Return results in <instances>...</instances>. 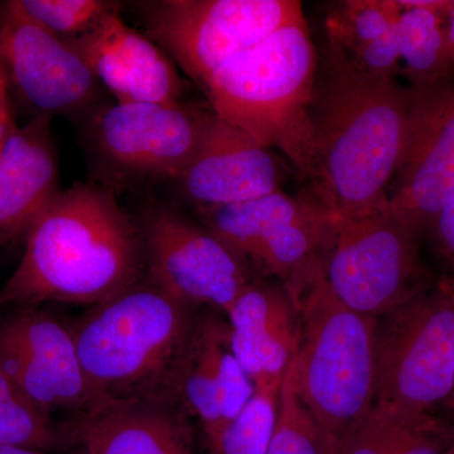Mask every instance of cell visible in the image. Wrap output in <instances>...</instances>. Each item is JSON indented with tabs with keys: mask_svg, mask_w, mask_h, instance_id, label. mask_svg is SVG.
<instances>
[{
	"mask_svg": "<svg viewBox=\"0 0 454 454\" xmlns=\"http://www.w3.org/2000/svg\"><path fill=\"white\" fill-rule=\"evenodd\" d=\"M450 268H452V271H453V276H452V278H453V279H454V260H453V262H450Z\"/></svg>",
	"mask_w": 454,
	"mask_h": 454,
	"instance_id": "cell-34",
	"label": "cell"
},
{
	"mask_svg": "<svg viewBox=\"0 0 454 454\" xmlns=\"http://www.w3.org/2000/svg\"><path fill=\"white\" fill-rule=\"evenodd\" d=\"M280 389H256L243 411L216 438L208 454H267L277 422Z\"/></svg>",
	"mask_w": 454,
	"mask_h": 454,
	"instance_id": "cell-25",
	"label": "cell"
},
{
	"mask_svg": "<svg viewBox=\"0 0 454 454\" xmlns=\"http://www.w3.org/2000/svg\"><path fill=\"white\" fill-rule=\"evenodd\" d=\"M80 454V453H79Z\"/></svg>",
	"mask_w": 454,
	"mask_h": 454,
	"instance_id": "cell-36",
	"label": "cell"
},
{
	"mask_svg": "<svg viewBox=\"0 0 454 454\" xmlns=\"http://www.w3.org/2000/svg\"><path fill=\"white\" fill-rule=\"evenodd\" d=\"M313 203V199H297L278 191L258 199L197 211L202 226L249 268L260 245L280 226L306 214Z\"/></svg>",
	"mask_w": 454,
	"mask_h": 454,
	"instance_id": "cell-23",
	"label": "cell"
},
{
	"mask_svg": "<svg viewBox=\"0 0 454 454\" xmlns=\"http://www.w3.org/2000/svg\"><path fill=\"white\" fill-rule=\"evenodd\" d=\"M195 309L145 277L71 325L83 372L103 405L181 404Z\"/></svg>",
	"mask_w": 454,
	"mask_h": 454,
	"instance_id": "cell-3",
	"label": "cell"
},
{
	"mask_svg": "<svg viewBox=\"0 0 454 454\" xmlns=\"http://www.w3.org/2000/svg\"><path fill=\"white\" fill-rule=\"evenodd\" d=\"M0 454H41L37 450H27L20 447L0 446Z\"/></svg>",
	"mask_w": 454,
	"mask_h": 454,
	"instance_id": "cell-32",
	"label": "cell"
},
{
	"mask_svg": "<svg viewBox=\"0 0 454 454\" xmlns=\"http://www.w3.org/2000/svg\"><path fill=\"white\" fill-rule=\"evenodd\" d=\"M430 231L434 235L435 243L442 255L448 260H454V197L439 212L434 223L430 226Z\"/></svg>",
	"mask_w": 454,
	"mask_h": 454,
	"instance_id": "cell-28",
	"label": "cell"
},
{
	"mask_svg": "<svg viewBox=\"0 0 454 454\" xmlns=\"http://www.w3.org/2000/svg\"><path fill=\"white\" fill-rule=\"evenodd\" d=\"M450 3L443 0L397 2L396 37L400 62L411 88L454 77V49L448 35Z\"/></svg>",
	"mask_w": 454,
	"mask_h": 454,
	"instance_id": "cell-22",
	"label": "cell"
},
{
	"mask_svg": "<svg viewBox=\"0 0 454 454\" xmlns=\"http://www.w3.org/2000/svg\"><path fill=\"white\" fill-rule=\"evenodd\" d=\"M288 292L300 319L292 363L295 393L336 454L340 439L375 402L376 317L334 297L322 262Z\"/></svg>",
	"mask_w": 454,
	"mask_h": 454,
	"instance_id": "cell-4",
	"label": "cell"
},
{
	"mask_svg": "<svg viewBox=\"0 0 454 454\" xmlns=\"http://www.w3.org/2000/svg\"><path fill=\"white\" fill-rule=\"evenodd\" d=\"M226 317L234 354L256 389H280L300 340L297 307L288 289L253 280Z\"/></svg>",
	"mask_w": 454,
	"mask_h": 454,
	"instance_id": "cell-17",
	"label": "cell"
},
{
	"mask_svg": "<svg viewBox=\"0 0 454 454\" xmlns=\"http://www.w3.org/2000/svg\"><path fill=\"white\" fill-rule=\"evenodd\" d=\"M210 115L184 101H107L80 124L92 182L115 193L175 182L199 149Z\"/></svg>",
	"mask_w": 454,
	"mask_h": 454,
	"instance_id": "cell-6",
	"label": "cell"
},
{
	"mask_svg": "<svg viewBox=\"0 0 454 454\" xmlns=\"http://www.w3.org/2000/svg\"><path fill=\"white\" fill-rule=\"evenodd\" d=\"M448 35H450V43L454 49V2L450 3V12H448Z\"/></svg>",
	"mask_w": 454,
	"mask_h": 454,
	"instance_id": "cell-33",
	"label": "cell"
},
{
	"mask_svg": "<svg viewBox=\"0 0 454 454\" xmlns=\"http://www.w3.org/2000/svg\"><path fill=\"white\" fill-rule=\"evenodd\" d=\"M0 53L9 88L35 116L82 124L107 103L106 89L79 53L29 16L20 0L0 2Z\"/></svg>",
	"mask_w": 454,
	"mask_h": 454,
	"instance_id": "cell-10",
	"label": "cell"
},
{
	"mask_svg": "<svg viewBox=\"0 0 454 454\" xmlns=\"http://www.w3.org/2000/svg\"><path fill=\"white\" fill-rule=\"evenodd\" d=\"M27 13L62 40L80 37L95 28L107 14L121 12L109 0H20Z\"/></svg>",
	"mask_w": 454,
	"mask_h": 454,
	"instance_id": "cell-27",
	"label": "cell"
},
{
	"mask_svg": "<svg viewBox=\"0 0 454 454\" xmlns=\"http://www.w3.org/2000/svg\"><path fill=\"white\" fill-rule=\"evenodd\" d=\"M256 387L239 363L230 325L216 315L199 317L179 385V403L207 444L244 411Z\"/></svg>",
	"mask_w": 454,
	"mask_h": 454,
	"instance_id": "cell-16",
	"label": "cell"
},
{
	"mask_svg": "<svg viewBox=\"0 0 454 454\" xmlns=\"http://www.w3.org/2000/svg\"><path fill=\"white\" fill-rule=\"evenodd\" d=\"M454 423L435 413L373 405L343 435L336 454H447Z\"/></svg>",
	"mask_w": 454,
	"mask_h": 454,
	"instance_id": "cell-21",
	"label": "cell"
},
{
	"mask_svg": "<svg viewBox=\"0 0 454 454\" xmlns=\"http://www.w3.org/2000/svg\"><path fill=\"white\" fill-rule=\"evenodd\" d=\"M322 274L343 306L370 317L389 312L430 283L417 234L387 203L360 216H333Z\"/></svg>",
	"mask_w": 454,
	"mask_h": 454,
	"instance_id": "cell-8",
	"label": "cell"
},
{
	"mask_svg": "<svg viewBox=\"0 0 454 454\" xmlns=\"http://www.w3.org/2000/svg\"><path fill=\"white\" fill-rule=\"evenodd\" d=\"M411 88L328 66L309 106L313 199L346 219L384 207L404 145Z\"/></svg>",
	"mask_w": 454,
	"mask_h": 454,
	"instance_id": "cell-2",
	"label": "cell"
},
{
	"mask_svg": "<svg viewBox=\"0 0 454 454\" xmlns=\"http://www.w3.org/2000/svg\"><path fill=\"white\" fill-rule=\"evenodd\" d=\"M80 454H197L181 404H107L59 424Z\"/></svg>",
	"mask_w": 454,
	"mask_h": 454,
	"instance_id": "cell-18",
	"label": "cell"
},
{
	"mask_svg": "<svg viewBox=\"0 0 454 454\" xmlns=\"http://www.w3.org/2000/svg\"><path fill=\"white\" fill-rule=\"evenodd\" d=\"M270 149L211 112L201 143L173 184L197 208L216 207L282 191Z\"/></svg>",
	"mask_w": 454,
	"mask_h": 454,
	"instance_id": "cell-14",
	"label": "cell"
},
{
	"mask_svg": "<svg viewBox=\"0 0 454 454\" xmlns=\"http://www.w3.org/2000/svg\"><path fill=\"white\" fill-rule=\"evenodd\" d=\"M51 121L40 115L17 125L0 152V247L26 239L61 191Z\"/></svg>",
	"mask_w": 454,
	"mask_h": 454,
	"instance_id": "cell-19",
	"label": "cell"
},
{
	"mask_svg": "<svg viewBox=\"0 0 454 454\" xmlns=\"http://www.w3.org/2000/svg\"><path fill=\"white\" fill-rule=\"evenodd\" d=\"M375 402L435 413L454 387V279L430 282L376 317Z\"/></svg>",
	"mask_w": 454,
	"mask_h": 454,
	"instance_id": "cell-7",
	"label": "cell"
},
{
	"mask_svg": "<svg viewBox=\"0 0 454 454\" xmlns=\"http://www.w3.org/2000/svg\"><path fill=\"white\" fill-rule=\"evenodd\" d=\"M20 264L0 288V307H94L145 277L138 223L95 182L59 191L25 239Z\"/></svg>",
	"mask_w": 454,
	"mask_h": 454,
	"instance_id": "cell-1",
	"label": "cell"
},
{
	"mask_svg": "<svg viewBox=\"0 0 454 454\" xmlns=\"http://www.w3.org/2000/svg\"><path fill=\"white\" fill-rule=\"evenodd\" d=\"M151 38L200 88L217 70L303 14L295 0L137 3Z\"/></svg>",
	"mask_w": 454,
	"mask_h": 454,
	"instance_id": "cell-9",
	"label": "cell"
},
{
	"mask_svg": "<svg viewBox=\"0 0 454 454\" xmlns=\"http://www.w3.org/2000/svg\"><path fill=\"white\" fill-rule=\"evenodd\" d=\"M317 53L304 16L221 66L202 90L212 113L278 148L304 176Z\"/></svg>",
	"mask_w": 454,
	"mask_h": 454,
	"instance_id": "cell-5",
	"label": "cell"
},
{
	"mask_svg": "<svg viewBox=\"0 0 454 454\" xmlns=\"http://www.w3.org/2000/svg\"><path fill=\"white\" fill-rule=\"evenodd\" d=\"M116 103L175 104L186 83L170 57L151 38L107 14L91 31L65 40Z\"/></svg>",
	"mask_w": 454,
	"mask_h": 454,
	"instance_id": "cell-15",
	"label": "cell"
},
{
	"mask_svg": "<svg viewBox=\"0 0 454 454\" xmlns=\"http://www.w3.org/2000/svg\"><path fill=\"white\" fill-rule=\"evenodd\" d=\"M8 90L7 73H5L4 62H3L2 53H0V103L9 100Z\"/></svg>",
	"mask_w": 454,
	"mask_h": 454,
	"instance_id": "cell-30",
	"label": "cell"
},
{
	"mask_svg": "<svg viewBox=\"0 0 454 454\" xmlns=\"http://www.w3.org/2000/svg\"><path fill=\"white\" fill-rule=\"evenodd\" d=\"M138 223L145 278L176 300L229 312L253 282L252 270L203 226L164 205H152Z\"/></svg>",
	"mask_w": 454,
	"mask_h": 454,
	"instance_id": "cell-11",
	"label": "cell"
},
{
	"mask_svg": "<svg viewBox=\"0 0 454 454\" xmlns=\"http://www.w3.org/2000/svg\"><path fill=\"white\" fill-rule=\"evenodd\" d=\"M387 206L415 234L454 197V77L411 88L402 154Z\"/></svg>",
	"mask_w": 454,
	"mask_h": 454,
	"instance_id": "cell-12",
	"label": "cell"
},
{
	"mask_svg": "<svg viewBox=\"0 0 454 454\" xmlns=\"http://www.w3.org/2000/svg\"><path fill=\"white\" fill-rule=\"evenodd\" d=\"M17 124L14 121L13 113H12L11 103L3 101L0 103V152L3 146L11 136L12 131L16 129Z\"/></svg>",
	"mask_w": 454,
	"mask_h": 454,
	"instance_id": "cell-29",
	"label": "cell"
},
{
	"mask_svg": "<svg viewBox=\"0 0 454 454\" xmlns=\"http://www.w3.org/2000/svg\"><path fill=\"white\" fill-rule=\"evenodd\" d=\"M435 414L441 415V417L446 418V419L454 423V387L447 402L438 409V413Z\"/></svg>",
	"mask_w": 454,
	"mask_h": 454,
	"instance_id": "cell-31",
	"label": "cell"
},
{
	"mask_svg": "<svg viewBox=\"0 0 454 454\" xmlns=\"http://www.w3.org/2000/svg\"><path fill=\"white\" fill-rule=\"evenodd\" d=\"M0 446L62 452L68 443L52 415L33 403L0 369Z\"/></svg>",
	"mask_w": 454,
	"mask_h": 454,
	"instance_id": "cell-24",
	"label": "cell"
},
{
	"mask_svg": "<svg viewBox=\"0 0 454 454\" xmlns=\"http://www.w3.org/2000/svg\"><path fill=\"white\" fill-rule=\"evenodd\" d=\"M0 369L51 415L104 406L83 372L73 328L40 307L14 309L0 319Z\"/></svg>",
	"mask_w": 454,
	"mask_h": 454,
	"instance_id": "cell-13",
	"label": "cell"
},
{
	"mask_svg": "<svg viewBox=\"0 0 454 454\" xmlns=\"http://www.w3.org/2000/svg\"><path fill=\"white\" fill-rule=\"evenodd\" d=\"M267 454H334L295 393L292 364L280 387L277 422Z\"/></svg>",
	"mask_w": 454,
	"mask_h": 454,
	"instance_id": "cell-26",
	"label": "cell"
},
{
	"mask_svg": "<svg viewBox=\"0 0 454 454\" xmlns=\"http://www.w3.org/2000/svg\"><path fill=\"white\" fill-rule=\"evenodd\" d=\"M394 0H345L325 17L328 66L367 76L395 77L400 70Z\"/></svg>",
	"mask_w": 454,
	"mask_h": 454,
	"instance_id": "cell-20",
	"label": "cell"
},
{
	"mask_svg": "<svg viewBox=\"0 0 454 454\" xmlns=\"http://www.w3.org/2000/svg\"><path fill=\"white\" fill-rule=\"evenodd\" d=\"M447 454H454V447L452 448V450H450V452H448Z\"/></svg>",
	"mask_w": 454,
	"mask_h": 454,
	"instance_id": "cell-35",
	"label": "cell"
}]
</instances>
